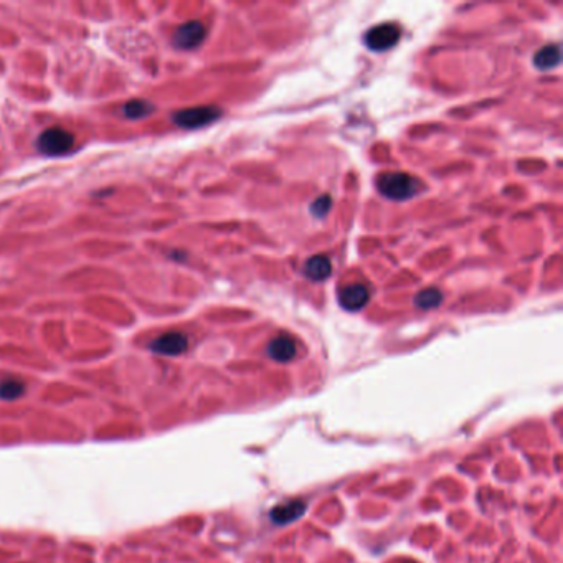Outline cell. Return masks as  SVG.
Listing matches in <instances>:
<instances>
[{"label":"cell","mask_w":563,"mask_h":563,"mask_svg":"<svg viewBox=\"0 0 563 563\" xmlns=\"http://www.w3.org/2000/svg\"><path fill=\"white\" fill-rule=\"evenodd\" d=\"M304 274H306V278L311 279V281H316V283L326 281V279L332 274L331 260L324 255L312 256V258H309L308 261H306Z\"/></svg>","instance_id":"obj_9"},{"label":"cell","mask_w":563,"mask_h":563,"mask_svg":"<svg viewBox=\"0 0 563 563\" xmlns=\"http://www.w3.org/2000/svg\"><path fill=\"white\" fill-rule=\"evenodd\" d=\"M337 298H339V304L342 306L345 311H360L370 301V291L365 285L354 283V285L342 287Z\"/></svg>","instance_id":"obj_7"},{"label":"cell","mask_w":563,"mask_h":563,"mask_svg":"<svg viewBox=\"0 0 563 563\" xmlns=\"http://www.w3.org/2000/svg\"><path fill=\"white\" fill-rule=\"evenodd\" d=\"M306 511V504L303 500H290V502L278 505L271 511V521L274 524L283 525V524H290V522L296 521L303 516Z\"/></svg>","instance_id":"obj_10"},{"label":"cell","mask_w":563,"mask_h":563,"mask_svg":"<svg viewBox=\"0 0 563 563\" xmlns=\"http://www.w3.org/2000/svg\"><path fill=\"white\" fill-rule=\"evenodd\" d=\"M402 37V30L400 26L395 24H380L372 26L369 32L363 37V42H365L367 48H370L372 51H387L392 47H395L398 43V40Z\"/></svg>","instance_id":"obj_4"},{"label":"cell","mask_w":563,"mask_h":563,"mask_svg":"<svg viewBox=\"0 0 563 563\" xmlns=\"http://www.w3.org/2000/svg\"><path fill=\"white\" fill-rule=\"evenodd\" d=\"M25 393L24 382L17 379L0 380V398L2 400H17Z\"/></svg>","instance_id":"obj_14"},{"label":"cell","mask_w":563,"mask_h":563,"mask_svg":"<svg viewBox=\"0 0 563 563\" xmlns=\"http://www.w3.org/2000/svg\"><path fill=\"white\" fill-rule=\"evenodd\" d=\"M443 294L436 287H428L418 292L415 298V306L420 309H434L441 304Z\"/></svg>","instance_id":"obj_13"},{"label":"cell","mask_w":563,"mask_h":563,"mask_svg":"<svg viewBox=\"0 0 563 563\" xmlns=\"http://www.w3.org/2000/svg\"><path fill=\"white\" fill-rule=\"evenodd\" d=\"M154 111V104L145 100H131L124 104L122 114L127 119H143Z\"/></svg>","instance_id":"obj_12"},{"label":"cell","mask_w":563,"mask_h":563,"mask_svg":"<svg viewBox=\"0 0 563 563\" xmlns=\"http://www.w3.org/2000/svg\"><path fill=\"white\" fill-rule=\"evenodd\" d=\"M332 208V198L331 195H321L316 202L311 205V215L316 216V219H324Z\"/></svg>","instance_id":"obj_15"},{"label":"cell","mask_w":563,"mask_h":563,"mask_svg":"<svg viewBox=\"0 0 563 563\" xmlns=\"http://www.w3.org/2000/svg\"><path fill=\"white\" fill-rule=\"evenodd\" d=\"M296 352H298L296 342L287 335L274 337L271 342L268 344V356L276 362H291L296 357Z\"/></svg>","instance_id":"obj_8"},{"label":"cell","mask_w":563,"mask_h":563,"mask_svg":"<svg viewBox=\"0 0 563 563\" xmlns=\"http://www.w3.org/2000/svg\"><path fill=\"white\" fill-rule=\"evenodd\" d=\"M221 109L216 106H195L174 113V122L182 129H198L220 119Z\"/></svg>","instance_id":"obj_3"},{"label":"cell","mask_w":563,"mask_h":563,"mask_svg":"<svg viewBox=\"0 0 563 563\" xmlns=\"http://www.w3.org/2000/svg\"><path fill=\"white\" fill-rule=\"evenodd\" d=\"M207 37V29L202 22L190 20L182 24L179 29L175 30L172 42L180 50H193L198 45H202L203 40Z\"/></svg>","instance_id":"obj_5"},{"label":"cell","mask_w":563,"mask_h":563,"mask_svg":"<svg viewBox=\"0 0 563 563\" xmlns=\"http://www.w3.org/2000/svg\"><path fill=\"white\" fill-rule=\"evenodd\" d=\"M376 189L390 200H408L418 193L420 182L405 172H387L376 179Z\"/></svg>","instance_id":"obj_1"},{"label":"cell","mask_w":563,"mask_h":563,"mask_svg":"<svg viewBox=\"0 0 563 563\" xmlns=\"http://www.w3.org/2000/svg\"><path fill=\"white\" fill-rule=\"evenodd\" d=\"M74 145V136L63 127H48L38 136L37 148L43 156L58 157L70 152Z\"/></svg>","instance_id":"obj_2"},{"label":"cell","mask_w":563,"mask_h":563,"mask_svg":"<svg viewBox=\"0 0 563 563\" xmlns=\"http://www.w3.org/2000/svg\"><path fill=\"white\" fill-rule=\"evenodd\" d=\"M562 55H560V47L557 43H552V45H545L544 48L535 53L534 56V65L535 68L542 70V72H547V70L555 68V66L560 65Z\"/></svg>","instance_id":"obj_11"},{"label":"cell","mask_w":563,"mask_h":563,"mask_svg":"<svg viewBox=\"0 0 563 563\" xmlns=\"http://www.w3.org/2000/svg\"><path fill=\"white\" fill-rule=\"evenodd\" d=\"M149 349L152 352L161 354V356L177 357L182 356L189 349V339L182 332H167V334H162L157 339H154Z\"/></svg>","instance_id":"obj_6"}]
</instances>
